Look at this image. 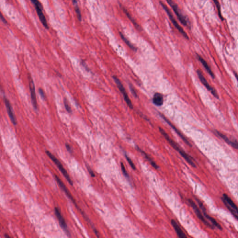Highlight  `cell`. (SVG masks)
Returning a JSON list of instances; mask_svg holds the SVG:
<instances>
[{"instance_id":"6da1fadb","label":"cell","mask_w":238,"mask_h":238,"mask_svg":"<svg viewBox=\"0 0 238 238\" xmlns=\"http://www.w3.org/2000/svg\"><path fill=\"white\" fill-rule=\"evenodd\" d=\"M159 130L160 131V132L164 137L166 139V140L168 141L170 145L178 152H179V153H180L181 156L184 159L185 161L193 167H195V168L196 167V165L193 161V158L188 155L184 150H183V149L181 148V147H180L177 143H176L175 141L172 140V139L168 135V134L165 132L164 130L161 127H159Z\"/></svg>"},{"instance_id":"7a4b0ae2","label":"cell","mask_w":238,"mask_h":238,"mask_svg":"<svg viewBox=\"0 0 238 238\" xmlns=\"http://www.w3.org/2000/svg\"><path fill=\"white\" fill-rule=\"evenodd\" d=\"M55 179L56 180V181L57 182V183L60 186V187L61 188V189L63 190V191L65 193V194L67 195V197H69V198L72 201L73 203H74V204H75V207H77L78 209L79 210V211H81V214H82L83 215L84 217V218L87 221L89 222V223H90V225H91V227L92 228H94L95 227H94V225L93 224L92 222L90 221V220L88 218V217L86 215H85L84 213V212H82L81 211V209L79 208L78 207L77 205L76 204V202H75V199H74V198L73 197L72 195H71V193H70L69 191V190L67 189V188L65 186V184H64L63 182V181H61V179H60V178L58 176L56 175H55Z\"/></svg>"},{"instance_id":"3957f363","label":"cell","mask_w":238,"mask_h":238,"mask_svg":"<svg viewBox=\"0 0 238 238\" xmlns=\"http://www.w3.org/2000/svg\"><path fill=\"white\" fill-rule=\"evenodd\" d=\"M222 201L228 210L232 213L236 220L238 219V207L233 201L226 193H224L221 197Z\"/></svg>"},{"instance_id":"277c9868","label":"cell","mask_w":238,"mask_h":238,"mask_svg":"<svg viewBox=\"0 0 238 238\" xmlns=\"http://www.w3.org/2000/svg\"><path fill=\"white\" fill-rule=\"evenodd\" d=\"M160 3L161 4V6H162V8L163 9L165 10V11L166 12V13H167V15H168L169 16V17L170 19L171 20V21H172V23L173 24V25H174V26L177 29V30H178L180 32V33H181V35H182L186 39H187V40H189V37H188V36L187 35V34L186 33V32L182 28V27H181L180 26V25L178 23H177V21H176V20L175 19V18L173 16V15H172V13L170 11V10H169V9H168L167 8V6H166L165 4H164L163 3H162L161 1H160Z\"/></svg>"},{"instance_id":"5b68a950","label":"cell","mask_w":238,"mask_h":238,"mask_svg":"<svg viewBox=\"0 0 238 238\" xmlns=\"http://www.w3.org/2000/svg\"><path fill=\"white\" fill-rule=\"evenodd\" d=\"M46 153L47 155V156H49L50 159H51L52 161L55 164L59 169L60 170V171L61 172V173H63L64 176L65 178L66 179L67 181L69 182V183L71 185V186L73 185V183L71 178H70V176L69 175V174L67 172L66 170L65 169L64 167H63L62 164L61 163L60 161L58 160L56 158V157H55L54 155L52 154L49 151H46Z\"/></svg>"},{"instance_id":"8992f818","label":"cell","mask_w":238,"mask_h":238,"mask_svg":"<svg viewBox=\"0 0 238 238\" xmlns=\"http://www.w3.org/2000/svg\"><path fill=\"white\" fill-rule=\"evenodd\" d=\"M32 3H33L35 7V10L38 16L39 17L40 21L43 24L44 27L46 29H49V25L47 24V21L45 17V15L43 13V7L41 3L38 0H30Z\"/></svg>"},{"instance_id":"52a82bcc","label":"cell","mask_w":238,"mask_h":238,"mask_svg":"<svg viewBox=\"0 0 238 238\" xmlns=\"http://www.w3.org/2000/svg\"><path fill=\"white\" fill-rule=\"evenodd\" d=\"M188 202H189L190 206H191V207L195 211V213L198 218L208 227L211 228L212 229H215V226H213V225L210 224L209 222H208L205 219L204 216L202 215V213H201V211H200V210L198 208V207H197V205L193 201V200H192L191 199H188Z\"/></svg>"},{"instance_id":"ba28073f","label":"cell","mask_w":238,"mask_h":238,"mask_svg":"<svg viewBox=\"0 0 238 238\" xmlns=\"http://www.w3.org/2000/svg\"><path fill=\"white\" fill-rule=\"evenodd\" d=\"M113 80L115 81V82L116 84V85L118 87L119 89L120 90V92L123 95L124 100L126 101V103L127 104V106H129L130 109H133V105L132 103L131 102V100H130L129 98V96L127 95V93L126 92L125 87H124V86L122 85L121 81H120V80L116 76H113Z\"/></svg>"},{"instance_id":"9c48e42d","label":"cell","mask_w":238,"mask_h":238,"mask_svg":"<svg viewBox=\"0 0 238 238\" xmlns=\"http://www.w3.org/2000/svg\"><path fill=\"white\" fill-rule=\"evenodd\" d=\"M166 1L173 9V10L175 13V14L176 15L180 21V22L185 26H187V20L186 19V17L184 15H183V14L180 11L178 5L173 3L172 0H166Z\"/></svg>"},{"instance_id":"30bf717a","label":"cell","mask_w":238,"mask_h":238,"mask_svg":"<svg viewBox=\"0 0 238 238\" xmlns=\"http://www.w3.org/2000/svg\"><path fill=\"white\" fill-rule=\"evenodd\" d=\"M195 199L196 201H197V203H198V204L200 208H201V209L202 210V212H203V215H204V217H205L206 218H207V219H208L209 221H210L211 223H212V224L213 225V226H215V227H216L217 228H218L219 229L222 230V227L221 226V225L219 224V223L217 222V221H216L215 219L213 218L212 217H211L207 213L206 208L205 207L203 203H202V202H201V201L199 199L197 198H196V197L195 198Z\"/></svg>"},{"instance_id":"8fae6325","label":"cell","mask_w":238,"mask_h":238,"mask_svg":"<svg viewBox=\"0 0 238 238\" xmlns=\"http://www.w3.org/2000/svg\"><path fill=\"white\" fill-rule=\"evenodd\" d=\"M197 73L199 80L201 81V82H202L203 85L206 87L208 91H209L211 92V94L215 96V97L217 99L219 98V96L218 94H217V92L215 90V89H213V87H212L209 85V84L208 83V82L207 81L206 79L205 78L201 70H199V69L197 70Z\"/></svg>"},{"instance_id":"7c38bea8","label":"cell","mask_w":238,"mask_h":238,"mask_svg":"<svg viewBox=\"0 0 238 238\" xmlns=\"http://www.w3.org/2000/svg\"><path fill=\"white\" fill-rule=\"evenodd\" d=\"M159 115H160V116H161V117L165 121H166L167 124H168V125H169L171 127H172V129H173L174 130V131L176 133H177V135H178L179 136H180V138H181V139H182V141H183L184 142H185V143L186 144L188 145V146H189L190 147H192V145L191 143H190V142L189 141L187 140V139L186 138L185 136L183 134H182L180 132L179 130L178 129L176 128L175 126V125H173V124H172V122H171V121H170L169 120H168V119L164 115H163L162 113H159Z\"/></svg>"},{"instance_id":"4fadbf2b","label":"cell","mask_w":238,"mask_h":238,"mask_svg":"<svg viewBox=\"0 0 238 238\" xmlns=\"http://www.w3.org/2000/svg\"><path fill=\"white\" fill-rule=\"evenodd\" d=\"M55 215L58 219L59 224L61 228H63V230L65 231V233L68 235L70 236V233L69 232V229L67 228V225L65 221V219L64 218L63 215H61V212L59 209V208L57 207H55Z\"/></svg>"},{"instance_id":"5bb4252c","label":"cell","mask_w":238,"mask_h":238,"mask_svg":"<svg viewBox=\"0 0 238 238\" xmlns=\"http://www.w3.org/2000/svg\"><path fill=\"white\" fill-rule=\"evenodd\" d=\"M29 87H30V94L31 97L32 103L33 106L35 109H37V103L36 101V94H35V86L34 82L31 76H29Z\"/></svg>"},{"instance_id":"9a60e30c","label":"cell","mask_w":238,"mask_h":238,"mask_svg":"<svg viewBox=\"0 0 238 238\" xmlns=\"http://www.w3.org/2000/svg\"><path fill=\"white\" fill-rule=\"evenodd\" d=\"M4 101L5 105L7 109V111H8V115H9V117L10 118V120L11 121L13 124L14 125H15L17 124V121H16L15 115H14V113L13 112L11 104H10V102L7 98L4 97Z\"/></svg>"},{"instance_id":"2e32d148","label":"cell","mask_w":238,"mask_h":238,"mask_svg":"<svg viewBox=\"0 0 238 238\" xmlns=\"http://www.w3.org/2000/svg\"><path fill=\"white\" fill-rule=\"evenodd\" d=\"M215 132L217 133V135H218L226 143L232 146L233 148H235L236 149H238V144L237 140L235 139L233 140H230L227 135L219 132V131L217 130H215Z\"/></svg>"},{"instance_id":"e0dca14e","label":"cell","mask_w":238,"mask_h":238,"mask_svg":"<svg viewBox=\"0 0 238 238\" xmlns=\"http://www.w3.org/2000/svg\"><path fill=\"white\" fill-rule=\"evenodd\" d=\"M171 223L179 237L181 238H187V236H186V234H185L183 232V231L181 229L178 224L175 220L173 219H172L171 221Z\"/></svg>"},{"instance_id":"ac0fdd59","label":"cell","mask_w":238,"mask_h":238,"mask_svg":"<svg viewBox=\"0 0 238 238\" xmlns=\"http://www.w3.org/2000/svg\"><path fill=\"white\" fill-rule=\"evenodd\" d=\"M197 57L198 59V60L200 61V62L202 63L204 67L205 68L207 73L211 76V77L213 79L215 78V75L213 74L212 70H211V68L208 65V64L207 63V61L203 58L201 57V56H199V55H197Z\"/></svg>"},{"instance_id":"d6986e66","label":"cell","mask_w":238,"mask_h":238,"mask_svg":"<svg viewBox=\"0 0 238 238\" xmlns=\"http://www.w3.org/2000/svg\"><path fill=\"white\" fill-rule=\"evenodd\" d=\"M153 102L156 106H162L164 102L163 95L159 93H156L153 95Z\"/></svg>"},{"instance_id":"ffe728a7","label":"cell","mask_w":238,"mask_h":238,"mask_svg":"<svg viewBox=\"0 0 238 238\" xmlns=\"http://www.w3.org/2000/svg\"><path fill=\"white\" fill-rule=\"evenodd\" d=\"M136 149H137V150H138L139 152L142 153V155H143L144 157H145V158L150 163L151 165V166H152L153 168H155V169H158L159 168V167L157 165V164L151 158V157L147 155V153L145 152L144 151L142 150L141 148H139L137 146L136 147Z\"/></svg>"},{"instance_id":"44dd1931","label":"cell","mask_w":238,"mask_h":238,"mask_svg":"<svg viewBox=\"0 0 238 238\" xmlns=\"http://www.w3.org/2000/svg\"><path fill=\"white\" fill-rule=\"evenodd\" d=\"M122 9H123V11L126 14V15H127L128 18L129 19L130 21L133 23V25L135 27L136 29H138L139 30H141V27H140V25H139L137 23H136V21H135V19H133V18L132 17V16H131V15L129 14V11H127L126 9H125L124 7H122Z\"/></svg>"},{"instance_id":"7402d4cb","label":"cell","mask_w":238,"mask_h":238,"mask_svg":"<svg viewBox=\"0 0 238 238\" xmlns=\"http://www.w3.org/2000/svg\"><path fill=\"white\" fill-rule=\"evenodd\" d=\"M119 35H120V37L121 38V39H122L123 41L125 43L127 44V45L131 49H132L133 50V51H136L137 50V49H136V47H135L129 41V40L128 39H127L126 37H125V36L123 35V34H122V33L121 32H119Z\"/></svg>"},{"instance_id":"603a6c76","label":"cell","mask_w":238,"mask_h":238,"mask_svg":"<svg viewBox=\"0 0 238 238\" xmlns=\"http://www.w3.org/2000/svg\"><path fill=\"white\" fill-rule=\"evenodd\" d=\"M213 2L215 3V5L216 6V8H217V10H218V12L219 16V18H221V20L223 21V20H224V18H223V17L222 16V15H221V6H220V4H219V3L218 1V0H213Z\"/></svg>"},{"instance_id":"cb8c5ba5","label":"cell","mask_w":238,"mask_h":238,"mask_svg":"<svg viewBox=\"0 0 238 238\" xmlns=\"http://www.w3.org/2000/svg\"><path fill=\"white\" fill-rule=\"evenodd\" d=\"M75 12H76V15H77L78 19L79 21H81V20H82V15H81V10H80V8L79 7L78 5L75 6Z\"/></svg>"},{"instance_id":"d4e9b609","label":"cell","mask_w":238,"mask_h":238,"mask_svg":"<svg viewBox=\"0 0 238 238\" xmlns=\"http://www.w3.org/2000/svg\"><path fill=\"white\" fill-rule=\"evenodd\" d=\"M125 157H126V159L127 160V162H129V164L130 165V166H131V167H132L133 169L135 170H136V167H135V164H134L132 160H131V159L129 157L127 156L126 153L125 154Z\"/></svg>"},{"instance_id":"484cf974","label":"cell","mask_w":238,"mask_h":238,"mask_svg":"<svg viewBox=\"0 0 238 238\" xmlns=\"http://www.w3.org/2000/svg\"><path fill=\"white\" fill-rule=\"evenodd\" d=\"M64 104L65 109H66L67 111V112L69 113H71L72 111L71 107H70V106L69 105V103H68V102H67V101L66 99H65L64 100Z\"/></svg>"},{"instance_id":"4316f807","label":"cell","mask_w":238,"mask_h":238,"mask_svg":"<svg viewBox=\"0 0 238 238\" xmlns=\"http://www.w3.org/2000/svg\"><path fill=\"white\" fill-rule=\"evenodd\" d=\"M121 170H122V173H123V175H124L125 177H127V178H129V174L127 173V170H126V168H125V166H124L123 163L122 162L121 163Z\"/></svg>"},{"instance_id":"83f0119b","label":"cell","mask_w":238,"mask_h":238,"mask_svg":"<svg viewBox=\"0 0 238 238\" xmlns=\"http://www.w3.org/2000/svg\"><path fill=\"white\" fill-rule=\"evenodd\" d=\"M129 86L130 89L131 90V93H132L133 96H135V98L138 97V95H137V93H136V91L135 90V89L133 88L132 85L129 84Z\"/></svg>"},{"instance_id":"f1b7e54d","label":"cell","mask_w":238,"mask_h":238,"mask_svg":"<svg viewBox=\"0 0 238 238\" xmlns=\"http://www.w3.org/2000/svg\"><path fill=\"white\" fill-rule=\"evenodd\" d=\"M39 93L40 95L41 96V97L44 99L45 98V93L44 92L43 90L41 89H39Z\"/></svg>"},{"instance_id":"f546056e","label":"cell","mask_w":238,"mask_h":238,"mask_svg":"<svg viewBox=\"0 0 238 238\" xmlns=\"http://www.w3.org/2000/svg\"><path fill=\"white\" fill-rule=\"evenodd\" d=\"M0 19H1V20L3 21V23H7V21L6 19H5V18L4 17V16H3V15L1 14V11H0Z\"/></svg>"},{"instance_id":"4dcf8cb0","label":"cell","mask_w":238,"mask_h":238,"mask_svg":"<svg viewBox=\"0 0 238 238\" xmlns=\"http://www.w3.org/2000/svg\"><path fill=\"white\" fill-rule=\"evenodd\" d=\"M87 170H88V171H89V173H90V175H91V176L93 177H95V173H94L93 171L91 170V168H90L89 167H87Z\"/></svg>"},{"instance_id":"1f68e13d","label":"cell","mask_w":238,"mask_h":238,"mask_svg":"<svg viewBox=\"0 0 238 238\" xmlns=\"http://www.w3.org/2000/svg\"><path fill=\"white\" fill-rule=\"evenodd\" d=\"M66 147L67 149V150H68L69 152H70V153L72 152V148H71V147H70L69 145L67 144L66 145Z\"/></svg>"},{"instance_id":"d6a6232c","label":"cell","mask_w":238,"mask_h":238,"mask_svg":"<svg viewBox=\"0 0 238 238\" xmlns=\"http://www.w3.org/2000/svg\"><path fill=\"white\" fill-rule=\"evenodd\" d=\"M72 1L73 4H74L75 6L78 5L77 0H72Z\"/></svg>"},{"instance_id":"836d02e7","label":"cell","mask_w":238,"mask_h":238,"mask_svg":"<svg viewBox=\"0 0 238 238\" xmlns=\"http://www.w3.org/2000/svg\"><path fill=\"white\" fill-rule=\"evenodd\" d=\"M4 237H6V238H9V237H10L9 235H8V234H5V235H4Z\"/></svg>"}]
</instances>
